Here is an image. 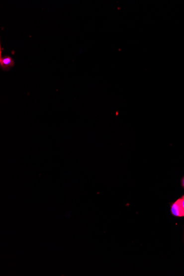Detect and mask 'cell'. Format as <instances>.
<instances>
[{
    "mask_svg": "<svg viewBox=\"0 0 184 276\" xmlns=\"http://www.w3.org/2000/svg\"><path fill=\"white\" fill-rule=\"evenodd\" d=\"M3 49L1 48L0 52V67L4 71H8L12 68L14 65L13 59L9 56H5L2 57V52Z\"/></svg>",
    "mask_w": 184,
    "mask_h": 276,
    "instance_id": "cell-1",
    "label": "cell"
},
{
    "mask_svg": "<svg viewBox=\"0 0 184 276\" xmlns=\"http://www.w3.org/2000/svg\"><path fill=\"white\" fill-rule=\"evenodd\" d=\"M181 203L182 210L184 214V195L181 198Z\"/></svg>",
    "mask_w": 184,
    "mask_h": 276,
    "instance_id": "cell-3",
    "label": "cell"
},
{
    "mask_svg": "<svg viewBox=\"0 0 184 276\" xmlns=\"http://www.w3.org/2000/svg\"><path fill=\"white\" fill-rule=\"evenodd\" d=\"M171 212L173 215L178 217H184V214L182 210L181 198L178 199V200L172 204L171 207Z\"/></svg>",
    "mask_w": 184,
    "mask_h": 276,
    "instance_id": "cell-2",
    "label": "cell"
},
{
    "mask_svg": "<svg viewBox=\"0 0 184 276\" xmlns=\"http://www.w3.org/2000/svg\"></svg>",
    "mask_w": 184,
    "mask_h": 276,
    "instance_id": "cell-4",
    "label": "cell"
}]
</instances>
